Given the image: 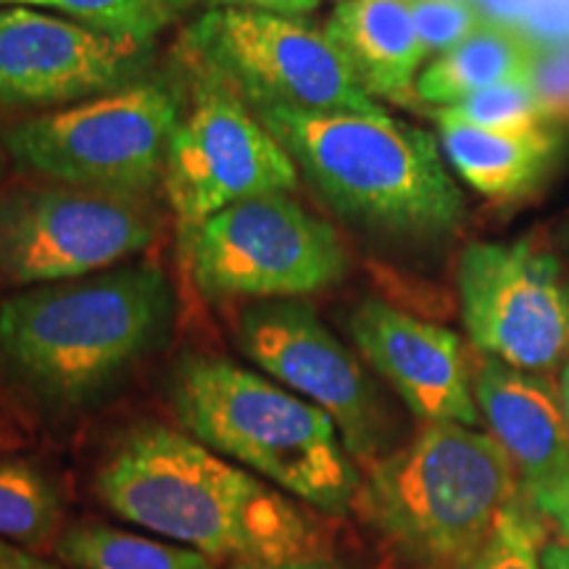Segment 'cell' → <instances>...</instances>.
<instances>
[{"label":"cell","mask_w":569,"mask_h":569,"mask_svg":"<svg viewBox=\"0 0 569 569\" xmlns=\"http://www.w3.org/2000/svg\"><path fill=\"white\" fill-rule=\"evenodd\" d=\"M174 319V288L153 264L32 284L0 303V367L40 409H101L169 343Z\"/></svg>","instance_id":"cell-1"},{"label":"cell","mask_w":569,"mask_h":569,"mask_svg":"<svg viewBox=\"0 0 569 569\" xmlns=\"http://www.w3.org/2000/svg\"><path fill=\"white\" fill-rule=\"evenodd\" d=\"M6 169H9V153H6V151H3V146H0V190H3Z\"/></svg>","instance_id":"cell-34"},{"label":"cell","mask_w":569,"mask_h":569,"mask_svg":"<svg viewBox=\"0 0 569 569\" xmlns=\"http://www.w3.org/2000/svg\"><path fill=\"white\" fill-rule=\"evenodd\" d=\"M325 32L369 96L398 103L417 96L427 53L409 0H346L332 11Z\"/></svg>","instance_id":"cell-16"},{"label":"cell","mask_w":569,"mask_h":569,"mask_svg":"<svg viewBox=\"0 0 569 569\" xmlns=\"http://www.w3.org/2000/svg\"><path fill=\"white\" fill-rule=\"evenodd\" d=\"M519 32L532 42L536 51L569 46V0H530Z\"/></svg>","instance_id":"cell-26"},{"label":"cell","mask_w":569,"mask_h":569,"mask_svg":"<svg viewBox=\"0 0 569 569\" xmlns=\"http://www.w3.org/2000/svg\"><path fill=\"white\" fill-rule=\"evenodd\" d=\"M528 503L536 509L540 519H549L553 530H557V540L551 546H543V551H540L543 567L569 569V480L565 486L553 488L551 493L528 498Z\"/></svg>","instance_id":"cell-27"},{"label":"cell","mask_w":569,"mask_h":569,"mask_svg":"<svg viewBox=\"0 0 569 569\" xmlns=\"http://www.w3.org/2000/svg\"><path fill=\"white\" fill-rule=\"evenodd\" d=\"M436 117L453 119V122L496 134H528L540 127H549L540 117L528 82H507L475 92L461 103L440 109Z\"/></svg>","instance_id":"cell-22"},{"label":"cell","mask_w":569,"mask_h":569,"mask_svg":"<svg viewBox=\"0 0 569 569\" xmlns=\"http://www.w3.org/2000/svg\"><path fill=\"white\" fill-rule=\"evenodd\" d=\"M3 3H13V6H17V3H19V0H3Z\"/></svg>","instance_id":"cell-35"},{"label":"cell","mask_w":569,"mask_h":569,"mask_svg":"<svg viewBox=\"0 0 569 569\" xmlns=\"http://www.w3.org/2000/svg\"><path fill=\"white\" fill-rule=\"evenodd\" d=\"M346 227L398 253H436L467 224V198L436 134L390 113L251 109Z\"/></svg>","instance_id":"cell-3"},{"label":"cell","mask_w":569,"mask_h":569,"mask_svg":"<svg viewBox=\"0 0 569 569\" xmlns=\"http://www.w3.org/2000/svg\"><path fill=\"white\" fill-rule=\"evenodd\" d=\"M559 396H561V403H565V411L569 419V353H567L565 365L559 367Z\"/></svg>","instance_id":"cell-33"},{"label":"cell","mask_w":569,"mask_h":569,"mask_svg":"<svg viewBox=\"0 0 569 569\" xmlns=\"http://www.w3.org/2000/svg\"><path fill=\"white\" fill-rule=\"evenodd\" d=\"M478 9L488 24L519 30L525 13L530 9V0H478Z\"/></svg>","instance_id":"cell-29"},{"label":"cell","mask_w":569,"mask_h":569,"mask_svg":"<svg viewBox=\"0 0 569 569\" xmlns=\"http://www.w3.org/2000/svg\"><path fill=\"white\" fill-rule=\"evenodd\" d=\"M567 282H569V274H567Z\"/></svg>","instance_id":"cell-38"},{"label":"cell","mask_w":569,"mask_h":569,"mask_svg":"<svg viewBox=\"0 0 569 569\" xmlns=\"http://www.w3.org/2000/svg\"><path fill=\"white\" fill-rule=\"evenodd\" d=\"M153 46L90 30L32 6L0 11V113L67 109L132 88Z\"/></svg>","instance_id":"cell-13"},{"label":"cell","mask_w":569,"mask_h":569,"mask_svg":"<svg viewBox=\"0 0 569 569\" xmlns=\"http://www.w3.org/2000/svg\"><path fill=\"white\" fill-rule=\"evenodd\" d=\"M543 530L528 498L503 511L490 538L465 569H543Z\"/></svg>","instance_id":"cell-23"},{"label":"cell","mask_w":569,"mask_h":569,"mask_svg":"<svg viewBox=\"0 0 569 569\" xmlns=\"http://www.w3.org/2000/svg\"><path fill=\"white\" fill-rule=\"evenodd\" d=\"M348 336L425 425H480L472 369L457 332L380 298H365L348 315Z\"/></svg>","instance_id":"cell-14"},{"label":"cell","mask_w":569,"mask_h":569,"mask_svg":"<svg viewBox=\"0 0 569 569\" xmlns=\"http://www.w3.org/2000/svg\"><path fill=\"white\" fill-rule=\"evenodd\" d=\"M528 84L549 127H569V46L538 51Z\"/></svg>","instance_id":"cell-25"},{"label":"cell","mask_w":569,"mask_h":569,"mask_svg":"<svg viewBox=\"0 0 569 569\" xmlns=\"http://www.w3.org/2000/svg\"><path fill=\"white\" fill-rule=\"evenodd\" d=\"M461 319L482 356L546 375L569 353V282L546 230L469 243L457 261Z\"/></svg>","instance_id":"cell-10"},{"label":"cell","mask_w":569,"mask_h":569,"mask_svg":"<svg viewBox=\"0 0 569 569\" xmlns=\"http://www.w3.org/2000/svg\"><path fill=\"white\" fill-rule=\"evenodd\" d=\"M17 6L56 9L90 30L138 46H153L156 34L184 11L182 0H19Z\"/></svg>","instance_id":"cell-21"},{"label":"cell","mask_w":569,"mask_h":569,"mask_svg":"<svg viewBox=\"0 0 569 569\" xmlns=\"http://www.w3.org/2000/svg\"><path fill=\"white\" fill-rule=\"evenodd\" d=\"M467 3H478V0H467Z\"/></svg>","instance_id":"cell-36"},{"label":"cell","mask_w":569,"mask_h":569,"mask_svg":"<svg viewBox=\"0 0 569 569\" xmlns=\"http://www.w3.org/2000/svg\"><path fill=\"white\" fill-rule=\"evenodd\" d=\"M549 243L553 246V251H557L561 259H569V211L561 213V217L553 222L549 230Z\"/></svg>","instance_id":"cell-32"},{"label":"cell","mask_w":569,"mask_h":569,"mask_svg":"<svg viewBox=\"0 0 569 569\" xmlns=\"http://www.w3.org/2000/svg\"><path fill=\"white\" fill-rule=\"evenodd\" d=\"M298 180L280 140L234 92L206 77L163 163L161 190L182 230L234 203L293 193Z\"/></svg>","instance_id":"cell-12"},{"label":"cell","mask_w":569,"mask_h":569,"mask_svg":"<svg viewBox=\"0 0 569 569\" xmlns=\"http://www.w3.org/2000/svg\"><path fill=\"white\" fill-rule=\"evenodd\" d=\"M53 549L69 569H217V561L188 546L103 522L69 525Z\"/></svg>","instance_id":"cell-19"},{"label":"cell","mask_w":569,"mask_h":569,"mask_svg":"<svg viewBox=\"0 0 569 569\" xmlns=\"http://www.w3.org/2000/svg\"><path fill=\"white\" fill-rule=\"evenodd\" d=\"M409 6L427 59L453 51L486 21L478 3L467 0H409Z\"/></svg>","instance_id":"cell-24"},{"label":"cell","mask_w":569,"mask_h":569,"mask_svg":"<svg viewBox=\"0 0 569 569\" xmlns=\"http://www.w3.org/2000/svg\"><path fill=\"white\" fill-rule=\"evenodd\" d=\"M436 119L448 167L493 203H522L538 196L565 156V134L557 127L496 134L446 117Z\"/></svg>","instance_id":"cell-17"},{"label":"cell","mask_w":569,"mask_h":569,"mask_svg":"<svg viewBox=\"0 0 569 569\" xmlns=\"http://www.w3.org/2000/svg\"><path fill=\"white\" fill-rule=\"evenodd\" d=\"M0 569H63V567L34 557L32 551L19 549V546L0 540Z\"/></svg>","instance_id":"cell-31"},{"label":"cell","mask_w":569,"mask_h":569,"mask_svg":"<svg viewBox=\"0 0 569 569\" xmlns=\"http://www.w3.org/2000/svg\"><path fill=\"white\" fill-rule=\"evenodd\" d=\"M0 3H3V0H0Z\"/></svg>","instance_id":"cell-39"},{"label":"cell","mask_w":569,"mask_h":569,"mask_svg":"<svg viewBox=\"0 0 569 569\" xmlns=\"http://www.w3.org/2000/svg\"><path fill=\"white\" fill-rule=\"evenodd\" d=\"M536 56L532 42L519 30L482 21L461 46L427 63L417 80V98L448 109L496 84L528 82Z\"/></svg>","instance_id":"cell-18"},{"label":"cell","mask_w":569,"mask_h":569,"mask_svg":"<svg viewBox=\"0 0 569 569\" xmlns=\"http://www.w3.org/2000/svg\"><path fill=\"white\" fill-rule=\"evenodd\" d=\"M180 122L172 90L138 82L6 127L0 146L13 167L48 182L151 198Z\"/></svg>","instance_id":"cell-6"},{"label":"cell","mask_w":569,"mask_h":569,"mask_svg":"<svg viewBox=\"0 0 569 569\" xmlns=\"http://www.w3.org/2000/svg\"><path fill=\"white\" fill-rule=\"evenodd\" d=\"M522 496L493 438L438 422L369 465L356 509L415 569H465Z\"/></svg>","instance_id":"cell-5"},{"label":"cell","mask_w":569,"mask_h":569,"mask_svg":"<svg viewBox=\"0 0 569 569\" xmlns=\"http://www.w3.org/2000/svg\"><path fill=\"white\" fill-rule=\"evenodd\" d=\"M106 509L217 565H272L322 551L301 503L174 427L140 422L96 472Z\"/></svg>","instance_id":"cell-2"},{"label":"cell","mask_w":569,"mask_h":569,"mask_svg":"<svg viewBox=\"0 0 569 569\" xmlns=\"http://www.w3.org/2000/svg\"><path fill=\"white\" fill-rule=\"evenodd\" d=\"M340 3H346V0H340Z\"/></svg>","instance_id":"cell-37"},{"label":"cell","mask_w":569,"mask_h":569,"mask_svg":"<svg viewBox=\"0 0 569 569\" xmlns=\"http://www.w3.org/2000/svg\"><path fill=\"white\" fill-rule=\"evenodd\" d=\"M234 340L269 380L322 409L353 459L372 465L390 453L393 417L386 398L306 298L246 303L234 315Z\"/></svg>","instance_id":"cell-11"},{"label":"cell","mask_w":569,"mask_h":569,"mask_svg":"<svg viewBox=\"0 0 569 569\" xmlns=\"http://www.w3.org/2000/svg\"><path fill=\"white\" fill-rule=\"evenodd\" d=\"M182 40L203 74L234 92L248 109L386 113L356 80L330 34L301 19L209 9Z\"/></svg>","instance_id":"cell-8"},{"label":"cell","mask_w":569,"mask_h":569,"mask_svg":"<svg viewBox=\"0 0 569 569\" xmlns=\"http://www.w3.org/2000/svg\"><path fill=\"white\" fill-rule=\"evenodd\" d=\"M227 569H351L346 561H340L330 553L317 551V553H303V557L272 561V565H234Z\"/></svg>","instance_id":"cell-30"},{"label":"cell","mask_w":569,"mask_h":569,"mask_svg":"<svg viewBox=\"0 0 569 569\" xmlns=\"http://www.w3.org/2000/svg\"><path fill=\"white\" fill-rule=\"evenodd\" d=\"M159 224L148 196L13 184L0 190V277L32 288L106 272L146 251Z\"/></svg>","instance_id":"cell-9"},{"label":"cell","mask_w":569,"mask_h":569,"mask_svg":"<svg viewBox=\"0 0 569 569\" xmlns=\"http://www.w3.org/2000/svg\"><path fill=\"white\" fill-rule=\"evenodd\" d=\"M182 3L184 11L193 9V6H209V9H243L301 19L306 13L317 11L322 0H182Z\"/></svg>","instance_id":"cell-28"},{"label":"cell","mask_w":569,"mask_h":569,"mask_svg":"<svg viewBox=\"0 0 569 569\" xmlns=\"http://www.w3.org/2000/svg\"><path fill=\"white\" fill-rule=\"evenodd\" d=\"M190 280L209 301H280L336 288L348 274L340 232L288 193L253 198L184 227Z\"/></svg>","instance_id":"cell-7"},{"label":"cell","mask_w":569,"mask_h":569,"mask_svg":"<svg viewBox=\"0 0 569 569\" xmlns=\"http://www.w3.org/2000/svg\"><path fill=\"white\" fill-rule=\"evenodd\" d=\"M472 393L490 438L515 465L525 498L551 493L569 480V419L559 386L482 356L472 367Z\"/></svg>","instance_id":"cell-15"},{"label":"cell","mask_w":569,"mask_h":569,"mask_svg":"<svg viewBox=\"0 0 569 569\" xmlns=\"http://www.w3.org/2000/svg\"><path fill=\"white\" fill-rule=\"evenodd\" d=\"M63 501L51 475L27 457H0V540L13 546L56 543Z\"/></svg>","instance_id":"cell-20"},{"label":"cell","mask_w":569,"mask_h":569,"mask_svg":"<svg viewBox=\"0 0 569 569\" xmlns=\"http://www.w3.org/2000/svg\"><path fill=\"white\" fill-rule=\"evenodd\" d=\"M169 403L198 443L298 503L343 517L359 501L361 475L338 425L267 375L224 356H182Z\"/></svg>","instance_id":"cell-4"}]
</instances>
